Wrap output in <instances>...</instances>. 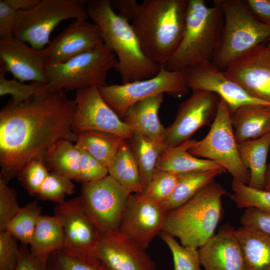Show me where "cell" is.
I'll list each match as a JSON object with an SVG mask.
<instances>
[{
  "mask_svg": "<svg viewBox=\"0 0 270 270\" xmlns=\"http://www.w3.org/2000/svg\"><path fill=\"white\" fill-rule=\"evenodd\" d=\"M242 226L256 230L270 238V212L256 208L245 209L240 218Z\"/></svg>",
  "mask_w": 270,
  "mask_h": 270,
  "instance_id": "cell-44",
  "label": "cell"
},
{
  "mask_svg": "<svg viewBox=\"0 0 270 270\" xmlns=\"http://www.w3.org/2000/svg\"><path fill=\"white\" fill-rule=\"evenodd\" d=\"M138 165L143 190L156 169L158 160L166 147L144 136L134 134L128 140Z\"/></svg>",
  "mask_w": 270,
  "mask_h": 270,
  "instance_id": "cell-29",
  "label": "cell"
},
{
  "mask_svg": "<svg viewBox=\"0 0 270 270\" xmlns=\"http://www.w3.org/2000/svg\"><path fill=\"white\" fill-rule=\"evenodd\" d=\"M231 199L240 209L256 208L270 212V192L252 188L233 178Z\"/></svg>",
  "mask_w": 270,
  "mask_h": 270,
  "instance_id": "cell-34",
  "label": "cell"
},
{
  "mask_svg": "<svg viewBox=\"0 0 270 270\" xmlns=\"http://www.w3.org/2000/svg\"><path fill=\"white\" fill-rule=\"evenodd\" d=\"M196 142L190 139L178 146L166 148L158 160L156 168L178 174L214 170L226 171L212 160L198 158L190 154L188 150Z\"/></svg>",
  "mask_w": 270,
  "mask_h": 270,
  "instance_id": "cell-24",
  "label": "cell"
},
{
  "mask_svg": "<svg viewBox=\"0 0 270 270\" xmlns=\"http://www.w3.org/2000/svg\"><path fill=\"white\" fill-rule=\"evenodd\" d=\"M250 94L270 103V48L262 44L244 53L224 70Z\"/></svg>",
  "mask_w": 270,
  "mask_h": 270,
  "instance_id": "cell-18",
  "label": "cell"
},
{
  "mask_svg": "<svg viewBox=\"0 0 270 270\" xmlns=\"http://www.w3.org/2000/svg\"><path fill=\"white\" fill-rule=\"evenodd\" d=\"M86 8L104 44L116 56L114 70L122 84L152 78L159 72L162 66L144 54L130 23L114 12L110 0H87Z\"/></svg>",
  "mask_w": 270,
  "mask_h": 270,
  "instance_id": "cell-2",
  "label": "cell"
},
{
  "mask_svg": "<svg viewBox=\"0 0 270 270\" xmlns=\"http://www.w3.org/2000/svg\"><path fill=\"white\" fill-rule=\"evenodd\" d=\"M188 0H144L130 24L142 50L150 60L164 65L182 41Z\"/></svg>",
  "mask_w": 270,
  "mask_h": 270,
  "instance_id": "cell-3",
  "label": "cell"
},
{
  "mask_svg": "<svg viewBox=\"0 0 270 270\" xmlns=\"http://www.w3.org/2000/svg\"><path fill=\"white\" fill-rule=\"evenodd\" d=\"M80 169L77 182L82 184L92 182L108 174V168L83 149H80Z\"/></svg>",
  "mask_w": 270,
  "mask_h": 270,
  "instance_id": "cell-42",
  "label": "cell"
},
{
  "mask_svg": "<svg viewBox=\"0 0 270 270\" xmlns=\"http://www.w3.org/2000/svg\"><path fill=\"white\" fill-rule=\"evenodd\" d=\"M80 150L72 142L62 140L48 150L45 162L51 171L56 172L76 181L80 169Z\"/></svg>",
  "mask_w": 270,
  "mask_h": 270,
  "instance_id": "cell-32",
  "label": "cell"
},
{
  "mask_svg": "<svg viewBox=\"0 0 270 270\" xmlns=\"http://www.w3.org/2000/svg\"><path fill=\"white\" fill-rule=\"evenodd\" d=\"M130 194L108 174L82 184L80 198L88 216L104 232L118 229Z\"/></svg>",
  "mask_w": 270,
  "mask_h": 270,
  "instance_id": "cell-11",
  "label": "cell"
},
{
  "mask_svg": "<svg viewBox=\"0 0 270 270\" xmlns=\"http://www.w3.org/2000/svg\"><path fill=\"white\" fill-rule=\"evenodd\" d=\"M14 270H47V264L36 260L26 245L20 246V256Z\"/></svg>",
  "mask_w": 270,
  "mask_h": 270,
  "instance_id": "cell-46",
  "label": "cell"
},
{
  "mask_svg": "<svg viewBox=\"0 0 270 270\" xmlns=\"http://www.w3.org/2000/svg\"><path fill=\"white\" fill-rule=\"evenodd\" d=\"M246 270H270V238L252 228L235 230Z\"/></svg>",
  "mask_w": 270,
  "mask_h": 270,
  "instance_id": "cell-27",
  "label": "cell"
},
{
  "mask_svg": "<svg viewBox=\"0 0 270 270\" xmlns=\"http://www.w3.org/2000/svg\"><path fill=\"white\" fill-rule=\"evenodd\" d=\"M110 2L112 8L118 10V14L128 21L132 20L139 6L136 0H111Z\"/></svg>",
  "mask_w": 270,
  "mask_h": 270,
  "instance_id": "cell-47",
  "label": "cell"
},
{
  "mask_svg": "<svg viewBox=\"0 0 270 270\" xmlns=\"http://www.w3.org/2000/svg\"><path fill=\"white\" fill-rule=\"evenodd\" d=\"M76 109L72 124L76 134L90 130L100 131L131 138L134 133L130 128L106 102L94 86L77 90Z\"/></svg>",
  "mask_w": 270,
  "mask_h": 270,
  "instance_id": "cell-13",
  "label": "cell"
},
{
  "mask_svg": "<svg viewBox=\"0 0 270 270\" xmlns=\"http://www.w3.org/2000/svg\"><path fill=\"white\" fill-rule=\"evenodd\" d=\"M16 13L5 0H0V38L12 36Z\"/></svg>",
  "mask_w": 270,
  "mask_h": 270,
  "instance_id": "cell-45",
  "label": "cell"
},
{
  "mask_svg": "<svg viewBox=\"0 0 270 270\" xmlns=\"http://www.w3.org/2000/svg\"><path fill=\"white\" fill-rule=\"evenodd\" d=\"M220 100L214 92L192 90V94L179 105L172 124L165 128L164 143L166 148L178 146L190 140L197 130L213 122Z\"/></svg>",
  "mask_w": 270,
  "mask_h": 270,
  "instance_id": "cell-14",
  "label": "cell"
},
{
  "mask_svg": "<svg viewBox=\"0 0 270 270\" xmlns=\"http://www.w3.org/2000/svg\"><path fill=\"white\" fill-rule=\"evenodd\" d=\"M47 270H109L95 256L79 260L67 254L62 249L54 251L50 256Z\"/></svg>",
  "mask_w": 270,
  "mask_h": 270,
  "instance_id": "cell-39",
  "label": "cell"
},
{
  "mask_svg": "<svg viewBox=\"0 0 270 270\" xmlns=\"http://www.w3.org/2000/svg\"><path fill=\"white\" fill-rule=\"evenodd\" d=\"M159 236L172 253L174 270H202L197 248L180 244L174 236L162 230Z\"/></svg>",
  "mask_w": 270,
  "mask_h": 270,
  "instance_id": "cell-38",
  "label": "cell"
},
{
  "mask_svg": "<svg viewBox=\"0 0 270 270\" xmlns=\"http://www.w3.org/2000/svg\"><path fill=\"white\" fill-rule=\"evenodd\" d=\"M104 44L98 26L86 20H74L42 49L47 64L65 62L101 48Z\"/></svg>",
  "mask_w": 270,
  "mask_h": 270,
  "instance_id": "cell-16",
  "label": "cell"
},
{
  "mask_svg": "<svg viewBox=\"0 0 270 270\" xmlns=\"http://www.w3.org/2000/svg\"><path fill=\"white\" fill-rule=\"evenodd\" d=\"M54 214L60 219L63 226L62 250L79 260L94 255L101 232L86 213L80 196L57 204Z\"/></svg>",
  "mask_w": 270,
  "mask_h": 270,
  "instance_id": "cell-12",
  "label": "cell"
},
{
  "mask_svg": "<svg viewBox=\"0 0 270 270\" xmlns=\"http://www.w3.org/2000/svg\"><path fill=\"white\" fill-rule=\"evenodd\" d=\"M179 174L156 168L150 182L140 194L161 205L172 195Z\"/></svg>",
  "mask_w": 270,
  "mask_h": 270,
  "instance_id": "cell-36",
  "label": "cell"
},
{
  "mask_svg": "<svg viewBox=\"0 0 270 270\" xmlns=\"http://www.w3.org/2000/svg\"><path fill=\"white\" fill-rule=\"evenodd\" d=\"M7 231L0 232V270H14L20 256V247Z\"/></svg>",
  "mask_w": 270,
  "mask_h": 270,
  "instance_id": "cell-43",
  "label": "cell"
},
{
  "mask_svg": "<svg viewBox=\"0 0 270 270\" xmlns=\"http://www.w3.org/2000/svg\"><path fill=\"white\" fill-rule=\"evenodd\" d=\"M108 174L130 193L143 191L138 168L126 140L120 147L108 168Z\"/></svg>",
  "mask_w": 270,
  "mask_h": 270,
  "instance_id": "cell-31",
  "label": "cell"
},
{
  "mask_svg": "<svg viewBox=\"0 0 270 270\" xmlns=\"http://www.w3.org/2000/svg\"><path fill=\"white\" fill-rule=\"evenodd\" d=\"M164 100V94H160L135 103L128 110L123 121L134 134L145 136L166 146V128L160 123L158 114Z\"/></svg>",
  "mask_w": 270,
  "mask_h": 270,
  "instance_id": "cell-22",
  "label": "cell"
},
{
  "mask_svg": "<svg viewBox=\"0 0 270 270\" xmlns=\"http://www.w3.org/2000/svg\"><path fill=\"white\" fill-rule=\"evenodd\" d=\"M48 170L44 160L34 159L23 167L18 178L28 194L36 196L49 173Z\"/></svg>",
  "mask_w": 270,
  "mask_h": 270,
  "instance_id": "cell-40",
  "label": "cell"
},
{
  "mask_svg": "<svg viewBox=\"0 0 270 270\" xmlns=\"http://www.w3.org/2000/svg\"><path fill=\"white\" fill-rule=\"evenodd\" d=\"M264 190L270 192V163L268 164Z\"/></svg>",
  "mask_w": 270,
  "mask_h": 270,
  "instance_id": "cell-50",
  "label": "cell"
},
{
  "mask_svg": "<svg viewBox=\"0 0 270 270\" xmlns=\"http://www.w3.org/2000/svg\"><path fill=\"white\" fill-rule=\"evenodd\" d=\"M30 245L32 256L40 262L47 264L52 254L62 249L64 246V234L60 219L55 215H41Z\"/></svg>",
  "mask_w": 270,
  "mask_h": 270,
  "instance_id": "cell-25",
  "label": "cell"
},
{
  "mask_svg": "<svg viewBox=\"0 0 270 270\" xmlns=\"http://www.w3.org/2000/svg\"><path fill=\"white\" fill-rule=\"evenodd\" d=\"M268 40L269 42L268 47L270 48V38H268Z\"/></svg>",
  "mask_w": 270,
  "mask_h": 270,
  "instance_id": "cell-51",
  "label": "cell"
},
{
  "mask_svg": "<svg viewBox=\"0 0 270 270\" xmlns=\"http://www.w3.org/2000/svg\"><path fill=\"white\" fill-rule=\"evenodd\" d=\"M188 152L196 157L212 160L229 172L233 178L248 184L250 173L243 164L234 136L230 112L221 99L216 116L206 136L190 148Z\"/></svg>",
  "mask_w": 270,
  "mask_h": 270,
  "instance_id": "cell-9",
  "label": "cell"
},
{
  "mask_svg": "<svg viewBox=\"0 0 270 270\" xmlns=\"http://www.w3.org/2000/svg\"><path fill=\"white\" fill-rule=\"evenodd\" d=\"M190 89L214 92L228 104L230 114L246 105L270 103L250 94L240 84L211 62H203L182 72Z\"/></svg>",
  "mask_w": 270,
  "mask_h": 270,
  "instance_id": "cell-15",
  "label": "cell"
},
{
  "mask_svg": "<svg viewBox=\"0 0 270 270\" xmlns=\"http://www.w3.org/2000/svg\"><path fill=\"white\" fill-rule=\"evenodd\" d=\"M0 64L19 81L47 83V63L42 50L13 36L0 38Z\"/></svg>",
  "mask_w": 270,
  "mask_h": 270,
  "instance_id": "cell-20",
  "label": "cell"
},
{
  "mask_svg": "<svg viewBox=\"0 0 270 270\" xmlns=\"http://www.w3.org/2000/svg\"></svg>",
  "mask_w": 270,
  "mask_h": 270,
  "instance_id": "cell-52",
  "label": "cell"
},
{
  "mask_svg": "<svg viewBox=\"0 0 270 270\" xmlns=\"http://www.w3.org/2000/svg\"><path fill=\"white\" fill-rule=\"evenodd\" d=\"M76 109V100L64 90L46 89L20 103L10 98L0 111V178L8 183L30 160L45 162L60 140L76 142L78 135L72 130Z\"/></svg>",
  "mask_w": 270,
  "mask_h": 270,
  "instance_id": "cell-1",
  "label": "cell"
},
{
  "mask_svg": "<svg viewBox=\"0 0 270 270\" xmlns=\"http://www.w3.org/2000/svg\"><path fill=\"white\" fill-rule=\"evenodd\" d=\"M214 170L179 174L178 180L169 198L161 206L168 212L182 206L218 176L225 172Z\"/></svg>",
  "mask_w": 270,
  "mask_h": 270,
  "instance_id": "cell-30",
  "label": "cell"
},
{
  "mask_svg": "<svg viewBox=\"0 0 270 270\" xmlns=\"http://www.w3.org/2000/svg\"><path fill=\"white\" fill-rule=\"evenodd\" d=\"M16 11H24L32 8L40 0H5Z\"/></svg>",
  "mask_w": 270,
  "mask_h": 270,
  "instance_id": "cell-49",
  "label": "cell"
},
{
  "mask_svg": "<svg viewBox=\"0 0 270 270\" xmlns=\"http://www.w3.org/2000/svg\"><path fill=\"white\" fill-rule=\"evenodd\" d=\"M238 143L262 138L270 134V106L246 105L230 114Z\"/></svg>",
  "mask_w": 270,
  "mask_h": 270,
  "instance_id": "cell-23",
  "label": "cell"
},
{
  "mask_svg": "<svg viewBox=\"0 0 270 270\" xmlns=\"http://www.w3.org/2000/svg\"><path fill=\"white\" fill-rule=\"evenodd\" d=\"M166 214L160 204L132 194L118 230L146 250L162 230Z\"/></svg>",
  "mask_w": 270,
  "mask_h": 270,
  "instance_id": "cell-17",
  "label": "cell"
},
{
  "mask_svg": "<svg viewBox=\"0 0 270 270\" xmlns=\"http://www.w3.org/2000/svg\"><path fill=\"white\" fill-rule=\"evenodd\" d=\"M16 190L0 178V232L6 231L7 227L20 210Z\"/></svg>",
  "mask_w": 270,
  "mask_h": 270,
  "instance_id": "cell-41",
  "label": "cell"
},
{
  "mask_svg": "<svg viewBox=\"0 0 270 270\" xmlns=\"http://www.w3.org/2000/svg\"><path fill=\"white\" fill-rule=\"evenodd\" d=\"M146 250L117 230L100 233L94 254L109 270H156Z\"/></svg>",
  "mask_w": 270,
  "mask_h": 270,
  "instance_id": "cell-19",
  "label": "cell"
},
{
  "mask_svg": "<svg viewBox=\"0 0 270 270\" xmlns=\"http://www.w3.org/2000/svg\"><path fill=\"white\" fill-rule=\"evenodd\" d=\"M224 26L212 63L225 70L236 58L268 40L270 24L260 21L246 0H220Z\"/></svg>",
  "mask_w": 270,
  "mask_h": 270,
  "instance_id": "cell-6",
  "label": "cell"
},
{
  "mask_svg": "<svg viewBox=\"0 0 270 270\" xmlns=\"http://www.w3.org/2000/svg\"><path fill=\"white\" fill-rule=\"evenodd\" d=\"M242 163L248 170L250 178L248 186L258 190H264L266 164L270 150V134L259 138L238 144Z\"/></svg>",
  "mask_w": 270,
  "mask_h": 270,
  "instance_id": "cell-26",
  "label": "cell"
},
{
  "mask_svg": "<svg viewBox=\"0 0 270 270\" xmlns=\"http://www.w3.org/2000/svg\"><path fill=\"white\" fill-rule=\"evenodd\" d=\"M42 208L36 201L28 203L8 224L6 231L22 244H30L38 221L41 216Z\"/></svg>",
  "mask_w": 270,
  "mask_h": 270,
  "instance_id": "cell-33",
  "label": "cell"
},
{
  "mask_svg": "<svg viewBox=\"0 0 270 270\" xmlns=\"http://www.w3.org/2000/svg\"><path fill=\"white\" fill-rule=\"evenodd\" d=\"M226 194H228L222 185L210 182L168 212L162 230L178 238L184 246L200 248L214 234L223 216L222 198Z\"/></svg>",
  "mask_w": 270,
  "mask_h": 270,
  "instance_id": "cell-5",
  "label": "cell"
},
{
  "mask_svg": "<svg viewBox=\"0 0 270 270\" xmlns=\"http://www.w3.org/2000/svg\"><path fill=\"white\" fill-rule=\"evenodd\" d=\"M8 72L2 64L0 67V96L10 95L14 103L27 102L47 89L46 84L32 82L25 84L14 78L8 80L5 75Z\"/></svg>",
  "mask_w": 270,
  "mask_h": 270,
  "instance_id": "cell-35",
  "label": "cell"
},
{
  "mask_svg": "<svg viewBox=\"0 0 270 270\" xmlns=\"http://www.w3.org/2000/svg\"><path fill=\"white\" fill-rule=\"evenodd\" d=\"M76 146L83 149L108 168L122 145L127 140L114 134L90 130L78 134Z\"/></svg>",
  "mask_w": 270,
  "mask_h": 270,
  "instance_id": "cell-28",
  "label": "cell"
},
{
  "mask_svg": "<svg viewBox=\"0 0 270 270\" xmlns=\"http://www.w3.org/2000/svg\"><path fill=\"white\" fill-rule=\"evenodd\" d=\"M70 178L56 172L51 171L42 184L36 196L42 200L57 204L64 201L65 196L75 191V186Z\"/></svg>",
  "mask_w": 270,
  "mask_h": 270,
  "instance_id": "cell-37",
  "label": "cell"
},
{
  "mask_svg": "<svg viewBox=\"0 0 270 270\" xmlns=\"http://www.w3.org/2000/svg\"><path fill=\"white\" fill-rule=\"evenodd\" d=\"M252 12L263 22L270 24V0H246Z\"/></svg>",
  "mask_w": 270,
  "mask_h": 270,
  "instance_id": "cell-48",
  "label": "cell"
},
{
  "mask_svg": "<svg viewBox=\"0 0 270 270\" xmlns=\"http://www.w3.org/2000/svg\"><path fill=\"white\" fill-rule=\"evenodd\" d=\"M224 14L220 0L212 6L204 0H188L184 30L178 49L164 65L168 70L182 72L211 62L220 38Z\"/></svg>",
  "mask_w": 270,
  "mask_h": 270,
  "instance_id": "cell-4",
  "label": "cell"
},
{
  "mask_svg": "<svg viewBox=\"0 0 270 270\" xmlns=\"http://www.w3.org/2000/svg\"><path fill=\"white\" fill-rule=\"evenodd\" d=\"M106 102L121 119L135 103L160 94L181 98L189 92L182 72L167 70L164 66L154 77L122 84L98 86Z\"/></svg>",
  "mask_w": 270,
  "mask_h": 270,
  "instance_id": "cell-10",
  "label": "cell"
},
{
  "mask_svg": "<svg viewBox=\"0 0 270 270\" xmlns=\"http://www.w3.org/2000/svg\"><path fill=\"white\" fill-rule=\"evenodd\" d=\"M87 0H40L32 9L18 11L12 36L42 50L52 32L62 21L88 18Z\"/></svg>",
  "mask_w": 270,
  "mask_h": 270,
  "instance_id": "cell-7",
  "label": "cell"
},
{
  "mask_svg": "<svg viewBox=\"0 0 270 270\" xmlns=\"http://www.w3.org/2000/svg\"><path fill=\"white\" fill-rule=\"evenodd\" d=\"M116 64V55L105 44L65 62L47 64V90L67 92L94 86H106L108 72L114 69Z\"/></svg>",
  "mask_w": 270,
  "mask_h": 270,
  "instance_id": "cell-8",
  "label": "cell"
},
{
  "mask_svg": "<svg viewBox=\"0 0 270 270\" xmlns=\"http://www.w3.org/2000/svg\"><path fill=\"white\" fill-rule=\"evenodd\" d=\"M235 230L226 223L199 248L200 262L204 270H246Z\"/></svg>",
  "mask_w": 270,
  "mask_h": 270,
  "instance_id": "cell-21",
  "label": "cell"
}]
</instances>
